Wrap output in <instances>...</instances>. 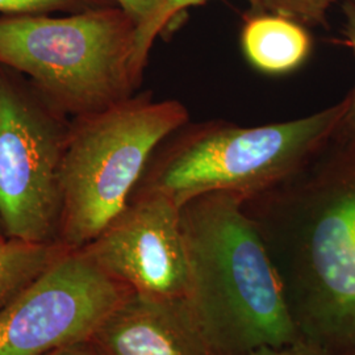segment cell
Segmentation results:
<instances>
[{
  "label": "cell",
  "mask_w": 355,
  "mask_h": 355,
  "mask_svg": "<svg viewBox=\"0 0 355 355\" xmlns=\"http://www.w3.org/2000/svg\"><path fill=\"white\" fill-rule=\"evenodd\" d=\"M110 6H116L114 0H0V13H78Z\"/></svg>",
  "instance_id": "cell-14"
},
{
  "label": "cell",
  "mask_w": 355,
  "mask_h": 355,
  "mask_svg": "<svg viewBox=\"0 0 355 355\" xmlns=\"http://www.w3.org/2000/svg\"><path fill=\"white\" fill-rule=\"evenodd\" d=\"M82 250L132 292L187 297L190 267L180 207L164 193H133L127 208Z\"/></svg>",
  "instance_id": "cell-8"
},
{
  "label": "cell",
  "mask_w": 355,
  "mask_h": 355,
  "mask_svg": "<svg viewBox=\"0 0 355 355\" xmlns=\"http://www.w3.org/2000/svg\"><path fill=\"white\" fill-rule=\"evenodd\" d=\"M71 119L0 66V223L8 240L60 243V173Z\"/></svg>",
  "instance_id": "cell-6"
},
{
  "label": "cell",
  "mask_w": 355,
  "mask_h": 355,
  "mask_svg": "<svg viewBox=\"0 0 355 355\" xmlns=\"http://www.w3.org/2000/svg\"><path fill=\"white\" fill-rule=\"evenodd\" d=\"M352 1H354V3H355V0H352Z\"/></svg>",
  "instance_id": "cell-22"
},
{
  "label": "cell",
  "mask_w": 355,
  "mask_h": 355,
  "mask_svg": "<svg viewBox=\"0 0 355 355\" xmlns=\"http://www.w3.org/2000/svg\"><path fill=\"white\" fill-rule=\"evenodd\" d=\"M137 26L117 6L85 12L0 16V66L26 76L57 111L76 119L136 95Z\"/></svg>",
  "instance_id": "cell-3"
},
{
  "label": "cell",
  "mask_w": 355,
  "mask_h": 355,
  "mask_svg": "<svg viewBox=\"0 0 355 355\" xmlns=\"http://www.w3.org/2000/svg\"><path fill=\"white\" fill-rule=\"evenodd\" d=\"M8 241V239L6 237V236H3V234H0V248L6 243V242Z\"/></svg>",
  "instance_id": "cell-19"
},
{
  "label": "cell",
  "mask_w": 355,
  "mask_h": 355,
  "mask_svg": "<svg viewBox=\"0 0 355 355\" xmlns=\"http://www.w3.org/2000/svg\"><path fill=\"white\" fill-rule=\"evenodd\" d=\"M189 121L182 103L150 92L73 119L60 173V243L79 250L94 241L127 208L153 153Z\"/></svg>",
  "instance_id": "cell-5"
},
{
  "label": "cell",
  "mask_w": 355,
  "mask_h": 355,
  "mask_svg": "<svg viewBox=\"0 0 355 355\" xmlns=\"http://www.w3.org/2000/svg\"><path fill=\"white\" fill-rule=\"evenodd\" d=\"M208 0H161L158 10L153 16L152 20L136 32V49H135V64L140 74H144V70L148 64L149 53L152 51L153 44L168 24L177 19L179 13L184 12L187 8L200 6ZM252 10L255 11L258 7L257 0H246Z\"/></svg>",
  "instance_id": "cell-12"
},
{
  "label": "cell",
  "mask_w": 355,
  "mask_h": 355,
  "mask_svg": "<svg viewBox=\"0 0 355 355\" xmlns=\"http://www.w3.org/2000/svg\"><path fill=\"white\" fill-rule=\"evenodd\" d=\"M349 98L315 114L259 127L225 120L186 123L153 153L136 192H159L182 207L211 192L243 199L291 177L329 140Z\"/></svg>",
  "instance_id": "cell-4"
},
{
  "label": "cell",
  "mask_w": 355,
  "mask_h": 355,
  "mask_svg": "<svg viewBox=\"0 0 355 355\" xmlns=\"http://www.w3.org/2000/svg\"><path fill=\"white\" fill-rule=\"evenodd\" d=\"M241 48L257 70L280 76L299 69L312 51L308 26L271 12L250 11L241 31Z\"/></svg>",
  "instance_id": "cell-10"
},
{
  "label": "cell",
  "mask_w": 355,
  "mask_h": 355,
  "mask_svg": "<svg viewBox=\"0 0 355 355\" xmlns=\"http://www.w3.org/2000/svg\"><path fill=\"white\" fill-rule=\"evenodd\" d=\"M246 355H333L329 350L300 337L295 343L283 346H261Z\"/></svg>",
  "instance_id": "cell-16"
},
{
  "label": "cell",
  "mask_w": 355,
  "mask_h": 355,
  "mask_svg": "<svg viewBox=\"0 0 355 355\" xmlns=\"http://www.w3.org/2000/svg\"><path fill=\"white\" fill-rule=\"evenodd\" d=\"M0 234H3V236H6V234H4V232H3V227H1V223H0Z\"/></svg>",
  "instance_id": "cell-20"
},
{
  "label": "cell",
  "mask_w": 355,
  "mask_h": 355,
  "mask_svg": "<svg viewBox=\"0 0 355 355\" xmlns=\"http://www.w3.org/2000/svg\"><path fill=\"white\" fill-rule=\"evenodd\" d=\"M300 337L355 352V139L334 132L291 177L243 199Z\"/></svg>",
  "instance_id": "cell-1"
},
{
  "label": "cell",
  "mask_w": 355,
  "mask_h": 355,
  "mask_svg": "<svg viewBox=\"0 0 355 355\" xmlns=\"http://www.w3.org/2000/svg\"><path fill=\"white\" fill-rule=\"evenodd\" d=\"M257 12H271L293 19L305 26H327L330 8L341 0H257Z\"/></svg>",
  "instance_id": "cell-13"
},
{
  "label": "cell",
  "mask_w": 355,
  "mask_h": 355,
  "mask_svg": "<svg viewBox=\"0 0 355 355\" xmlns=\"http://www.w3.org/2000/svg\"><path fill=\"white\" fill-rule=\"evenodd\" d=\"M46 355H103V353L98 347V345L92 340V337H89L85 340L67 343Z\"/></svg>",
  "instance_id": "cell-18"
},
{
  "label": "cell",
  "mask_w": 355,
  "mask_h": 355,
  "mask_svg": "<svg viewBox=\"0 0 355 355\" xmlns=\"http://www.w3.org/2000/svg\"><path fill=\"white\" fill-rule=\"evenodd\" d=\"M66 250L61 243L6 242L0 248V311Z\"/></svg>",
  "instance_id": "cell-11"
},
{
  "label": "cell",
  "mask_w": 355,
  "mask_h": 355,
  "mask_svg": "<svg viewBox=\"0 0 355 355\" xmlns=\"http://www.w3.org/2000/svg\"><path fill=\"white\" fill-rule=\"evenodd\" d=\"M92 340L103 355H216L187 297L130 292Z\"/></svg>",
  "instance_id": "cell-9"
},
{
  "label": "cell",
  "mask_w": 355,
  "mask_h": 355,
  "mask_svg": "<svg viewBox=\"0 0 355 355\" xmlns=\"http://www.w3.org/2000/svg\"><path fill=\"white\" fill-rule=\"evenodd\" d=\"M345 355H355V352H352V353H349V354H345Z\"/></svg>",
  "instance_id": "cell-21"
},
{
  "label": "cell",
  "mask_w": 355,
  "mask_h": 355,
  "mask_svg": "<svg viewBox=\"0 0 355 355\" xmlns=\"http://www.w3.org/2000/svg\"><path fill=\"white\" fill-rule=\"evenodd\" d=\"M343 17H345V26H343V35L346 38V42L349 48L353 51L355 57V3L352 0H343ZM349 98V107L343 116V121L338 129L336 130L337 135L346 137V139H355V87L350 94Z\"/></svg>",
  "instance_id": "cell-15"
},
{
  "label": "cell",
  "mask_w": 355,
  "mask_h": 355,
  "mask_svg": "<svg viewBox=\"0 0 355 355\" xmlns=\"http://www.w3.org/2000/svg\"><path fill=\"white\" fill-rule=\"evenodd\" d=\"M243 198L211 192L180 207L187 300L216 355H246L300 338L279 275Z\"/></svg>",
  "instance_id": "cell-2"
},
{
  "label": "cell",
  "mask_w": 355,
  "mask_h": 355,
  "mask_svg": "<svg viewBox=\"0 0 355 355\" xmlns=\"http://www.w3.org/2000/svg\"><path fill=\"white\" fill-rule=\"evenodd\" d=\"M130 292L82 249L66 250L0 311V355H46L89 338Z\"/></svg>",
  "instance_id": "cell-7"
},
{
  "label": "cell",
  "mask_w": 355,
  "mask_h": 355,
  "mask_svg": "<svg viewBox=\"0 0 355 355\" xmlns=\"http://www.w3.org/2000/svg\"><path fill=\"white\" fill-rule=\"evenodd\" d=\"M117 7H120L135 20L137 31L146 26L157 12L161 0H114Z\"/></svg>",
  "instance_id": "cell-17"
}]
</instances>
